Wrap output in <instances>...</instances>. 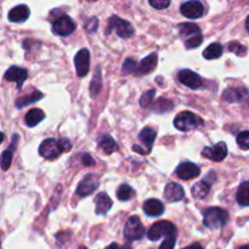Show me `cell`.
Returning a JSON list of instances; mask_svg holds the SVG:
<instances>
[{
	"label": "cell",
	"instance_id": "1",
	"mask_svg": "<svg viewBox=\"0 0 249 249\" xmlns=\"http://www.w3.org/2000/svg\"><path fill=\"white\" fill-rule=\"evenodd\" d=\"M229 221V213L223 208L218 207H212L204 211L203 223L206 228L211 230H216L223 226H225Z\"/></svg>",
	"mask_w": 249,
	"mask_h": 249
},
{
	"label": "cell",
	"instance_id": "2",
	"mask_svg": "<svg viewBox=\"0 0 249 249\" xmlns=\"http://www.w3.org/2000/svg\"><path fill=\"white\" fill-rule=\"evenodd\" d=\"M174 125L178 130L190 131L203 125V121L197 114L192 113L190 111H185L175 117Z\"/></svg>",
	"mask_w": 249,
	"mask_h": 249
},
{
	"label": "cell",
	"instance_id": "3",
	"mask_svg": "<svg viewBox=\"0 0 249 249\" xmlns=\"http://www.w3.org/2000/svg\"><path fill=\"white\" fill-rule=\"evenodd\" d=\"M170 237V236H177V228L169 221H158L155 223L147 232L148 240L158 241L160 238Z\"/></svg>",
	"mask_w": 249,
	"mask_h": 249
},
{
	"label": "cell",
	"instance_id": "4",
	"mask_svg": "<svg viewBox=\"0 0 249 249\" xmlns=\"http://www.w3.org/2000/svg\"><path fill=\"white\" fill-rule=\"evenodd\" d=\"M113 29H116L118 36H121V38L123 39L130 38V36L134 34V28L130 24V22H128L126 19L121 18V17L118 16H112L111 18H109L107 34L111 33Z\"/></svg>",
	"mask_w": 249,
	"mask_h": 249
},
{
	"label": "cell",
	"instance_id": "5",
	"mask_svg": "<svg viewBox=\"0 0 249 249\" xmlns=\"http://www.w3.org/2000/svg\"><path fill=\"white\" fill-rule=\"evenodd\" d=\"M145 228L138 216H131L124 226V237L128 241H138L143 237Z\"/></svg>",
	"mask_w": 249,
	"mask_h": 249
},
{
	"label": "cell",
	"instance_id": "6",
	"mask_svg": "<svg viewBox=\"0 0 249 249\" xmlns=\"http://www.w3.org/2000/svg\"><path fill=\"white\" fill-rule=\"evenodd\" d=\"M100 184V178L96 174H88L83 178L82 181L79 182L77 187V191L75 194L79 197H88L95 191V190L99 187Z\"/></svg>",
	"mask_w": 249,
	"mask_h": 249
},
{
	"label": "cell",
	"instance_id": "7",
	"mask_svg": "<svg viewBox=\"0 0 249 249\" xmlns=\"http://www.w3.org/2000/svg\"><path fill=\"white\" fill-rule=\"evenodd\" d=\"M75 29V23L73 22V19L71 18L67 15H63V16L58 17L53 21V33L57 34L61 36H67L71 33H73Z\"/></svg>",
	"mask_w": 249,
	"mask_h": 249
},
{
	"label": "cell",
	"instance_id": "8",
	"mask_svg": "<svg viewBox=\"0 0 249 249\" xmlns=\"http://www.w3.org/2000/svg\"><path fill=\"white\" fill-rule=\"evenodd\" d=\"M60 146L55 139H46L39 146V155L45 160H53L61 155Z\"/></svg>",
	"mask_w": 249,
	"mask_h": 249
},
{
	"label": "cell",
	"instance_id": "9",
	"mask_svg": "<svg viewBox=\"0 0 249 249\" xmlns=\"http://www.w3.org/2000/svg\"><path fill=\"white\" fill-rule=\"evenodd\" d=\"M180 11L185 17L191 19L199 18L204 15V6L201 1L197 0H191V1H186L181 5Z\"/></svg>",
	"mask_w": 249,
	"mask_h": 249
},
{
	"label": "cell",
	"instance_id": "10",
	"mask_svg": "<svg viewBox=\"0 0 249 249\" xmlns=\"http://www.w3.org/2000/svg\"><path fill=\"white\" fill-rule=\"evenodd\" d=\"M75 70L79 77H85L90 70V53L87 49H80L74 57Z\"/></svg>",
	"mask_w": 249,
	"mask_h": 249
},
{
	"label": "cell",
	"instance_id": "11",
	"mask_svg": "<svg viewBox=\"0 0 249 249\" xmlns=\"http://www.w3.org/2000/svg\"><path fill=\"white\" fill-rule=\"evenodd\" d=\"M202 156L212 160L213 162H221L228 156V146L225 142H219L213 147H204Z\"/></svg>",
	"mask_w": 249,
	"mask_h": 249
},
{
	"label": "cell",
	"instance_id": "12",
	"mask_svg": "<svg viewBox=\"0 0 249 249\" xmlns=\"http://www.w3.org/2000/svg\"><path fill=\"white\" fill-rule=\"evenodd\" d=\"M178 78H179L181 84L186 85L190 89H198L203 84L202 78L191 70H181L178 74Z\"/></svg>",
	"mask_w": 249,
	"mask_h": 249
},
{
	"label": "cell",
	"instance_id": "13",
	"mask_svg": "<svg viewBox=\"0 0 249 249\" xmlns=\"http://www.w3.org/2000/svg\"><path fill=\"white\" fill-rule=\"evenodd\" d=\"M4 78L5 80H7V82L16 83L18 89H21L23 83L26 82V79L28 78V71H27L26 68L17 67V66H11V67L5 72Z\"/></svg>",
	"mask_w": 249,
	"mask_h": 249
},
{
	"label": "cell",
	"instance_id": "14",
	"mask_svg": "<svg viewBox=\"0 0 249 249\" xmlns=\"http://www.w3.org/2000/svg\"><path fill=\"white\" fill-rule=\"evenodd\" d=\"M248 91L242 88H229L223 92V100L229 104H235V102H245L248 99Z\"/></svg>",
	"mask_w": 249,
	"mask_h": 249
},
{
	"label": "cell",
	"instance_id": "15",
	"mask_svg": "<svg viewBox=\"0 0 249 249\" xmlns=\"http://www.w3.org/2000/svg\"><path fill=\"white\" fill-rule=\"evenodd\" d=\"M178 177L182 180H190L194 179V178H197L201 173V169H199L198 165L194 164V163H181L179 167L175 170Z\"/></svg>",
	"mask_w": 249,
	"mask_h": 249
},
{
	"label": "cell",
	"instance_id": "16",
	"mask_svg": "<svg viewBox=\"0 0 249 249\" xmlns=\"http://www.w3.org/2000/svg\"><path fill=\"white\" fill-rule=\"evenodd\" d=\"M157 62H158V55L156 53H151L148 55L147 57L143 58L140 63L136 67L135 75H145L151 73L152 71H155V68L157 67Z\"/></svg>",
	"mask_w": 249,
	"mask_h": 249
},
{
	"label": "cell",
	"instance_id": "17",
	"mask_svg": "<svg viewBox=\"0 0 249 249\" xmlns=\"http://www.w3.org/2000/svg\"><path fill=\"white\" fill-rule=\"evenodd\" d=\"M164 197L169 202H179L185 198V191L181 185L177 182H169L164 189Z\"/></svg>",
	"mask_w": 249,
	"mask_h": 249
},
{
	"label": "cell",
	"instance_id": "18",
	"mask_svg": "<svg viewBox=\"0 0 249 249\" xmlns=\"http://www.w3.org/2000/svg\"><path fill=\"white\" fill-rule=\"evenodd\" d=\"M95 203H96L95 213L97 215H104V214H106L112 208V199L109 198L106 192H101V194L97 195L95 197Z\"/></svg>",
	"mask_w": 249,
	"mask_h": 249
},
{
	"label": "cell",
	"instance_id": "19",
	"mask_svg": "<svg viewBox=\"0 0 249 249\" xmlns=\"http://www.w3.org/2000/svg\"><path fill=\"white\" fill-rule=\"evenodd\" d=\"M156 135H157L156 130L153 128H150V126L143 128L142 130L140 131V134H139V141L142 143V146H145L146 151H147L148 153L152 150L153 142H155L156 140Z\"/></svg>",
	"mask_w": 249,
	"mask_h": 249
},
{
	"label": "cell",
	"instance_id": "20",
	"mask_svg": "<svg viewBox=\"0 0 249 249\" xmlns=\"http://www.w3.org/2000/svg\"><path fill=\"white\" fill-rule=\"evenodd\" d=\"M29 7L26 5H18L15 6L14 9L10 10L9 12V21L14 22V23H19V22H24L29 17Z\"/></svg>",
	"mask_w": 249,
	"mask_h": 249
},
{
	"label": "cell",
	"instance_id": "21",
	"mask_svg": "<svg viewBox=\"0 0 249 249\" xmlns=\"http://www.w3.org/2000/svg\"><path fill=\"white\" fill-rule=\"evenodd\" d=\"M17 141H18V135H14L10 147L1 153V157H0V167H1L2 170H7L10 168V165H11L12 157H14V150L16 148Z\"/></svg>",
	"mask_w": 249,
	"mask_h": 249
},
{
	"label": "cell",
	"instance_id": "22",
	"mask_svg": "<svg viewBox=\"0 0 249 249\" xmlns=\"http://www.w3.org/2000/svg\"><path fill=\"white\" fill-rule=\"evenodd\" d=\"M143 212L148 216H158L160 214H163V212H164V206L158 199H147L143 203Z\"/></svg>",
	"mask_w": 249,
	"mask_h": 249
},
{
	"label": "cell",
	"instance_id": "23",
	"mask_svg": "<svg viewBox=\"0 0 249 249\" xmlns=\"http://www.w3.org/2000/svg\"><path fill=\"white\" fill-rule=\"evenodd\" d=\"M179 28V34L181 38H184L185 40L186 39L192 38V36H201L202 32L201 28H199L197 24L191 23V22H186V23H181L178 26Z\"/></svg>",
	"mask_w": 249,
	"mask_h": 249
},
{
	"label": "cell",
	"instance_id": "24",
	"mask_svg": "<svg viewBox=\"0 0 249 249\" xmlns=\"http://www.w3.org/2000/svg\"><path fill=\"white\" fill-rule=\"evenodd\" d=\"M44 118H45V113L40 108H32L31 111L27 112L24 122H26L27 126L33 128V126L38 125L40 122H43Z\"/></svg>",
	"mask_w": 249,
	"mask_h": 249
},
{
	"label": "cell",
	"instance_id": "25",
	"mask_svg": "<svg viewBox=\"0 0 249 249\" xmlns=\"http://www.w3.org/2000/svg\"><path fill=\"white\" fill-rule=\"evenodd\" d=\"M99 146L107 155H111L114 151L118 150V145H117L116 140L113 138H111L109 135H102L99 139Z\"/></svg>",
	"mask_w": 249,
	"mask_h": 249
},
{
	"label": "cell",
	"instance_id": "26",
	"mask_svg": "<svg viewBox=\"0 0 249 249\" xmlns=\"http://www.w3.org/2000/svg\"><path fill=\"white\" fill-rule=\"evenodd\" d=\"M236 201L240 206L249 207V181L240 185L236 194Z\"/></svg>",
	"mask_w": 249,
	"mask_h": 249
},
{
	"label": "cell",
	"instance_id": "27",
	"mask_svg": "<svg viewBox=\"0 0 249 249\" xmlns=\"http://www.w3.org/2000/svg\"><path fill=\"white\" fill-rule=\"evenodd\" d=\"M41 97H43V94H41L40 91H38V90L33 91L32 94L27 95V96L19 97V99L16 101L17 108H23V107L29 106V105H32V104H34V102L41 100Z\"/></svg>",
	"mask_w": 249,
	"mask_h": 249
},
{
	"label": "cell",
	"instance_id": "28",
	"mask_svg": "<svg viewBox=\"0 0 249 249\" xmlns=\"http://www.w3.org/2000/svg\"><path fill=\"white\" fill-rule=\"evenodd\" d=\"M223 55V45L219 43H213L203 51V56L206 60H215Z\"/></svg>",
	"mask_w": 249,
	"mask_h": 249
},
{
	"label": "cell",
	"instance_id": "29",
	"mask_svg": "<svg viewBox=\"0 0 249 249\" xmlns=\"http://www.w3.org/2000/svg\"><path fill=\"white\" fill-rule=\"evenodd\" d=\"M209 190H211V186H209L206 181H199V182H197V184L194 185V187H192L191 191H192V195H194L195 198L202 199L209 194Z\"/></svg>",
	"mask_w": 249,
	"mask_h": 249
},
{
	"label": "cell",
	"instance_id": "30",
	"mask_svg": "<svg viewBox=\"0 0 249 249\" xmlns=\"http://www.w3.org/2000/svg\"><path fill=\"white\" fill-rule=\"evenodd\" d=\"M102 87V79H101V71H100V67H97L96 73L94 74L91 80V84H90V95L92 97L97 96V94L100 92Z\"/></svg>",
	"mask_w": 249,
	"mask_h": 249
},
{
	"label": "cell",
	"instance_id": "31",
	"mask_svg": "<svg viewBox=\"0 0 249 249\" xmlns=\"http://www.w3.org/2000/svg\"><path fill=\"white\" fill-rule=\"evenodd\" d=\"M134 195H135V191L126 184L121 185L118 190H117V197H118L119 201H130L134 197Z\"/></svg>",
	"mask_w": 249,
	"mask_h": 249
},
{
	"label": "cell",
	"instance_id": "32",
	"mask_svg": "<svg viewBox=\"0 0 249 249\" xmlns=\"http://www.w3.org/2000/svg\"><path fill=\"white\" fill-rule=\"evenodd\" d=\"M153 109H155V112H157V113H165V112H169L173 109V102L162 97V99H160L156 102Z\"/></svg>",
	"mask_w": 249,
	"mask_h": 249
},
{
	"label": "cell",
	"instance_id": "33",
	"mask_svg": "<svg viewBox=\"0 0 249 249\" xmlns=\"http://www.w3.org/2000/svg\"><path fill=\"white\" fill-rule=\"evenodd\" d=\"M155 95H156V90L155 89L148 90L147 92H145V94H143L142 96H141V99H140V106L143 107V108H147V107L150 106V105L153 102Z\"/></svg>",
	"mask_w": 249,
	"mask_h": 249
},
{
	"label": "cell",
	"instance_id": "34",
	"mask_svg": "<svg viewBox=\"0 0 249 249\" xmlns=\"http://www.w3.org/2000/svg\"><path fill=\"white\" fill-rule=\"evenodd\" d=\"M237 145L240 146L242 150H249V130L242 131L237 135Z\"/></svg>",
	"mask_w": 249,
	"mask_h": 249
},
{
	"label": "cell",
	"instance_id": "35",
	"mask_svg": "<svg viewBox=\"0 0 249 249\" xmlns=\"http://www.w3.org/2000/svg\"><path fill=\"white\" fill-rule=\"evenodd\" d=\"M202 41H203V36L201 34V36H192V38L186 39V40H185V46H186L187 49H196L201 45Z\"/></svg>",
	"mask_w": 249,
	"mask_h": 249
},
{
	"label": "cell",
	"instance_id": "36",
	"mask_svg": "<svg viewBox=\"0 0 249 249\" xmlns=\"http://www.w3.org/2000/svg\"><path fill=\"white\" fill-rule=\"evenodd\" d=\"M229 50H230L231 53H235L236 55L238 56H245L246 53H247L245 46L241 45L240 43H236V41H232V43L229 44Z\"/></svg>",
	"mask_w": 249,
	"mask_h": 249
},
{
	"label": "cell",
	"instance_id": "37",
	"mask_svg": "<svg viewBox=\"0 0 249 249\" xmlns=\"http://www.w3.org/2000/svg\"><path fill=\"white\" fill-rule=\"evenodd\" d=\"M138 67V63L133 58H126L125 62L123 65V73L124 74H129V73H134Z\"/></svg>",
	"mask_w": 249,
	"mask_h": 249
},
{
	"label": "cell",
	"instance_id": "38",
	"mask_svg": "<svg viewBox=\"0 0 249 249\" xmlns=\"http://www.w3.org/2000/svg\"><path fill=\"white\" fill-rule=\"evenodd\" d=\"M97 26H99V19L96 17H91L90 19H88V22L85 23V29H87L89 33H94L96 32Z\"/></svg>",
	"mask_w": 249,
	"mask_h": 249
},
{
	"label": "cell",
	"instance_id": "39",
	"mask_svg": "<svg viewBox=\"0 0 249 249\" xmlns=\"http://www.w3.org/2000/svg\"><path fill=\"white\" fill-rule=\"evenodd\" d=\"M150 5L157 10H163L170 5L169 0H150Z\"/></svg>",
	"mask_w": 249,
	"mask_h": 249
},
{
	"label": "cell",
	"instance_id": "40",
	"mask_svg": "<svg viewBox=\"0 0 249 249\" xmlns=\"http://www.w3.org/2000/svg\"><path fill=\"white\" fill-rule=\"evenodd\" d=\"M175 242H177V236H170L164 240V242L160 245V249H174Z\"/></svg>",
	"mask_w": 249,
	"mask_h": 249
},
{
	"label": "cell",
	"instance_id": "41",
	"mask_svg": "<svg viewBox=\"0 0 249 249\" xmlns=\"http://www.w3.org/2000/svg\"><path fill=\"white\" fill-rule=\"evenodd\" d=\"M58 142V146H60V150L61 152H68V151L72 148V145H71V141L68 140V139H60V140L57 141Z\"/></svg>",
	"mask_w": 249,
	"mask_h": 249
},
{
	"label": "cell",
	"instance_id": "42",
	"mask_svg": "<svg viewBox=\"0 0 249 249\" xmlns=\"http://www.w3.org/2000/svg\"><path fill=\"white\" fill-rule=\"evenodd\" d=\"M82 162L85 167H92L95 165V160L90 157L89 155H83L82 156Z\"/></svg>",
	"mask_w": 249,
	"mask_h": 249
},
{
	"label": "cell",
	"instance_id": "43",
	"mask_svg": "<svg viewBox=\"0 0 249 249\" xmlns=\"http://www.w3.org/2000/svg\"><path fill=\"white\" fill-rule=\"evenodd\" d=\"M184 249H203V247H202V246L199 245V243H194V245L189 246V247H186V248H184Z\"/></svg>",
	"mask_w": 249,
	"mask_h": 249
},
{
	"label": "cell",
	"instance_id": "44",
	"mask_svg": "<svg viewBox=\"0 0 249 249\" xmlns=\"http://www.w3.org/2000/svg\"><path fill=\"white\" fill-rule=\"evenodd\" d=\"M105 249H121V248H119V246L117 245V243H112V245H109L108 247Z\"/></svg>",
	"mask_w": 249,
	"mask_h": 249
},
{
	"label": "cell",
	"instance_id": "45",
	"mask_svg": "<svg viewBox=\"0 0 249 249\" xmlns=\"http://www.w3.org/2000/svg\"><path fill=\"white\" fill-rule=\"evenodd\" d=\"M246 28H247V31L249 33V16L247 17V19H246Z\"/></svg>",
	"mask_w": 249,
	"mask_h": 249
},
{
	"label": "cell",
	"instance_id": "46",
	"mask_svg": "<svg viewBox=\"0 0 249 249\" xmlns=\"http://www.w3.org/2000/svg\"><path fill=\"white\" fill-rule=\"evenodd\" d=\"M2 141H4V134H2L1 131H0V143H1Z\"/></svg>",
	"mask_w": 249,
	"mask_h": 249
},
{
	"label": "cell",
	"instance_id": "47",
	"mask_svg": "<svg viewBox=\"0 0 249 249\" xmlns=\"http://www.w3.org/2000/svg\"><path fill=\"white\" fill-rule=\"evenodd\" d=\"M122 249H131V246L130 245H125Z\"/></svg>",
	"mask_w": 249,
	"mask_h": 249
},
{
	"label": "cell",
	"instance_id": "48",
	"mask_svg": "<svg viewBox=\"0 0 249 249\" xmlns=\"http://www.w3.org/2000/svg\"><path fill=\"white\" fill-rule=\"evenodd\" d=\"M238 249H249V246H242V247Z\"/></svg>",
	"mask_w": 249,
	"mask_h": 249
},
{
	"label": "cell",
	"instance_id": "49",
	"mask_svg": "<svg viewBox=\"0 0 249 249\" xmlns=\"http://www.w3.org/2000/svg\"><path fill=\"white\" fill-rule=\"evenodd\" d=\"M79 249H87V248H84V247H82V248H79Z\"/></svg>",
	"mask_w": 249,
	"mask_h": 249
}]
</instances>
